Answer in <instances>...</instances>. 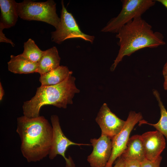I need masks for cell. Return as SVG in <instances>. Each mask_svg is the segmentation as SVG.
<instances>
[{
  "mask_svg": "<svg viewBox=\"0 0 167 167\" xmlns=\"http://www.w3.org/2000/svg\"><path fill=\"white\" fill-rule=\"evenodd\" d=\"M16 131L21 139V152L28 162L40 161L49 155L53 128L44 116L18 118Z\"/></svg>",
  "mask_w": 167,
  "mask_h": 167,
  "instance_id": "1",
  "label": "cell"
},
{
  "mask_svg": "<svg viewBox=\"0 0 167 167\" xmlns=\"http://www.w3.org/2000/svg\"><path fill=\"white\" fill-rule=\"evenodd\" d=\"M118 52L110 70L113 71L125 56L146 48H154L165 44L163 34L154 32L152 26L141 17L135 18L122 27L116 33Z\"/></svg>",
  "mask_w": 167,
  "mask_h": 167,
  "instance_id": "2",
  "label": "cell"
},
{
  "mask_svg": "<svg viewBox=\"0 0 167 167\" xmlns=\"http://www.w3.org/2000/svg\"><path fill=\"white\" fill-rule=\"evenodd\" d=\"M72 74L58 84L37 88L34 96L24 102V115L29 118L37 117L40 116V109L44 105H51L66 109L67 105L72 104L75 94L80 90L75 85V78Z\"/></svg>",
  "mask_w": 167,
  "mask_h": 167,
  "instance_id": "3",
  "label": "cell"
},
{
  "mask_svg": "<svg viewBox=\"0 0 167 167\" xmlns=\"http://www.w3.org/2000/svg\"><path fill=\"white\" fill-rule=\"evenodd\" d=\"M56 5L53 0L39 2L24 0L17 3V12L19 17L24 20L44 22L57 29L60 19L56 13Z\"/></svg>",
  "mask_w": 167,
  "mask_h": 167,
  "instance_id": "4",
  "label": "cell"
},
{
  "mask_svg": "<svg viewBox=\"0 0 167 167\" xmlns=\"http://www.w3.org/2000/svg\"><path fill=\"white\" fill-rule=\"evenodd\" d=\"M122 10L101 30L103 32L117 33L123 26L142 15L155 4L156 0H123Z\"/></svg>",
  "mask_w": 167,
  "mask_h": 167,
  "instance_id": "5",
  "label": "cell"
},
{
  "mask_svg": "<svg viewBox=\"0 0 167 167\" xmlns=\"http://www.w3.org/2000/svg\"><path fill=\"white\" fill-rule=\"evenodd\" d=\"M61 4L60 23L58 28L51 32L52 41L60 44L68 39H80L92 44L95 36L83 32L73 16L65 7L63 1Z\"/></svg>",
  "mask_w": 167,
  "mask_h": 167,
  "instance_id": "6",
  "label": "cell"
},
{
  "mask_svg": "<svg viewBox=\"0 0 167 167\" xmlns=\"http://www.w3.org/2000/svg\"><path fill=\"white\" fill-rule=\"evenodd\" d=\"M53 128V134L51 147L49 154L50 160L54 159L58 155H61L66 161V167H75L71 158H67L65 153L67 148L71 145H90L88 144L78 143L72 142L64 135L62 130L58 116L53 115L50 117Z\"/></svg>",
  "mask_w": 167,
  "mask_h": 167,
  "instance_id": "7",
  "label": "cell"
},
{
  "mask_svg": "<svg viewBox=\"0 0 167 167\" xmlns=\"http://www.w3.org/2000/svg\"><path fill=\"white\" fill-rule=\"evenodd\" d=\"M142 118L140 112L130 111L123 127L112 139V154L105 167H112L116 159L121 156L126 148L130 133L135 126Z\"/></svg>",
  "mask_w": 167,
  "mask_h": 167,
  "instance_id": "8",
  "label": "cell"
},
{
  "mask_svg": "<svg viewBox=\"0 0 167 167\" xmlns=\"http://www.w3.org/2000/svg\"><path fill=\"white\" fill-rule=\"evenodd\" d=\"M93 149L87 160L91 167H105L109 160L112 152V140L101 134L98 139L90 140Z\"/></svg>",
  "mask_w": 167,
  "mask_h": 167,
  "instance_id": "9",
  "label": "cell"
},
{
  "mask_svg": "<svg viewBox=\"0 0 167 167\" xmlns=\"http://www.w3.org/2000/svg\"><path fill=\"white\" fill-rule=\"evenodd\" d=\"M95 120L101 128V134L111 140L121 131L126 122L112 112L105 103L101 107Z\"/></svg>",
  "mask_w": 167,
  "mask_h": 167,
  "instance_id": "10",
  "label": "cell"
},
{
  "mask_svg": "<svg viewBox=\"0 0 167 167\" xmlns=\"http://www.w3.org/2000/svg\"><path fill=\"white\" fill-rule=\"evenodd\" d=\"M140 138L144 150L145 158L154 161L161 156L166 146V142L163 134L158 131L147 132Z\"/></svg>",
  "mask_w": 167,
  "mask_h": 167,
  "instance_id": "11",
  "label": "cell"
},
{
  "mask_svg": "<svg viewBox=\"0 0 167 167\" xmlns=\"http://www.w3.org/2000/svg\"><path fill=\"white\" fill-rule=\"evenodd\" d=\"M17 3L14 0H0V25L4 28H9L16 24L19 17Z\"/></svg>",
  "mask_w": 167,
  "mask_h": 167,
  "instance_id": "12",
  "label": "cell"
},
{
  "mask_svg": "<svg viewBox=\"0 0 167 167\" xmlns=\"http://www.w3.org/2000/svg\"><path fill=\"white\" fill-rule=\"evenodd\" d=\"M60 60L56 47L54 46L44 51L41 59L38 62L36 73L41 75L56 69L60 66Z\"/></svg>",
  "mask_w": 167,
  "mask_h": 167,
  "instance_id": "13",
  "label": "cell"
},
{
  "mask_svg": "<svg viewBox=\"0 0 167 167\" xmlns=\"http://www.w3.org/2000/svg\"><path fill=\"white\" fill-rule=\"evenodd\" d=\"M8 62V70L14 74H28L36 72L38 63L33 62L21 54L14 56L11 55Z\"/></svg>",
  "mask_w": 167,
  "mask_h": 167,
  "instance_id": "14",
  "label": "cell"
},
{
  "mask_svg": "<svg viewBox=\"0 0 167 167\" xmlns=\"http://www.w3.org/2000/svg\"><path fill=\"white\" fill-rule=\"evenodd\" d=\"M121 156L124 160H135L140 162L146 158L140 135H135L129 138L126 148Z\"/></svg>",
  "mask_w": 167,
  "mask_h": 167,
  "instance_id": "15",
  "label": "cell"
},
{
  "mask_svg": "<svg viewBox=\"0 0 167 167\" xmlns=\"http://www.w3.org/2000/svg\"><path fill=\"white\" fill-rule=\"evenodd\" d=\"M72 73L66 66H60L54 70L40 75L39 81L41 86L55 85L63 82Z\"/></svg>",
  "mask_w": 167,
  "mask_h": 167,
  "instance_id": "16",
  "label": "cell"
},
{
  "mask_svg": "<svg viewBox=\"0 0 167 167\" xmlns=\"http://www.w3.org/2000/svg\"><path fill=\"white\" fill-rule=\"evenodd\" d=\"M152 92L160 107L161 115L160 119L158 122L154 124L148 123L144 120H141L139 122L140 123H146L153 126L165 136L167 140V111L161 100L158 92L154 89Z\"/></svg>",
  "mask_w": 167,
  "mask_h": 167,
  "instance_id": "17",
  "label": "cell"
},
{
  "mask_svg": "<svg viewBox=\"0 0 167 167\" xmlns=\"http://www.w3.org/2000/svg\"><path fill=\"white\" fill-rule=\"evenodd\" d=\"M24 50L21 54L24 57L34 62L38 63L44 52L39 49L34 41L29 39L24 43Z\"/></svg>",
  "mask_w": 167,
  "mask_h": 167,
  "instance_id": "18",
  "label": "cell"
},
{
  "mask_svg": "<svg viewBox=\"0 0 167 167\" xmlns=\"http://www.w3.org/2000/svg\"><path fill=\"white\" fill-rule=\"evenodd\" d=\"M162 159L161 156L154 161H150L145 158L141 162V167H160Z\"/></svg>",
  "mask_w": 167,
  "mask_h": 167,
  "instance_id": "19",
  "label": "cell"
},
{
  "mask_svg": "<svg viewBox=\"0 0 167 167\" xmlns=\"http://www.w3.org/2000/svg\"><path fill=\"white\" fill-rule=\"evenodd\" d=\"M124 167H141V162L137 160H124Z\"/></svg>",
  "mask_w": 167,
  "mask_h": 167,
  "instance_id": "20",
  "label": "cell"
},
{
  "mask_svg": "<svg viewBox=\"0 0 167 167\" xmlns=\"http://www.w3.org/2000/svg\"><path fill=\"white\" fill-rule=\"evenodd\" d=\"M4 29L3 27L0 25V42H6L10 44L13 47L15 46L14 44L12 42V41L7 38L3 33L2 31Z\"/></svg>",
  "mask_w": 167,
  "mask_h": 167,
  "instance_id": "21",
  "label": "cell"
},
{
  "mask_svg": "<svg viewBox=\"0 0 167 167\" xmlns=\"http://www.w3.org/2000/svg\"><path fill=\"white\" fill-rule=\"evenodd\" d=\"M162 73L164 78V88L165 90H167V61L163 67Z\"/></svg>",
  "mask_w": 167,
  "mask_h": 167,
  "instance_id": "22",
  "label": "cell"
},
{
  "mask_svg": "<svg viewBox=\"0 0 167 167\" xmlns=\"http://www.w3.org/2000/svg\"><path fill=\"white\" fill-rule=\"evenodd\" d=\"M124 159L121 156L113 167H124Z\"/></svg>",
  "mask_w": 167,
  "mask_h": 167,
  "instance_id": "23",
  "label": "cell"
},
{
  "mask_svg": "<svg viewBox=\"0 0 167 167\" xmlns=\"http://www.w3.org/2000/svg\"><path fill=\"white\" fill-rule=\"evenodd\" d=\"M4 95V91L1 82H0V101H2Z\"/></svg>",
  "mask_w": 167,
  "mask_h": 167,
  "instance_id": "24",
  "label": "cell"
},
{
  "mask_svg": "<svg viewBox=\"0 0 167 167\" xmlns=\"http://www.w3.org/2000/svg\"><path fill=\"white\" fill-rule=\"evenodd\" d=\"M156 1H158L161 3L167 9V0H157Z\"/></svg>",
  "mask_w": 167,
  "mask_h": 167,
  "instance_id": "25",
  "label": "cell"
}]
</instances>
